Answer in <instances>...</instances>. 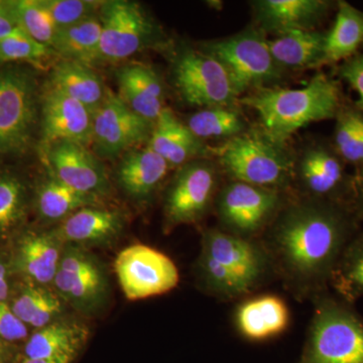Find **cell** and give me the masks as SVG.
<instances>
[{"label": "cell", "mask_w": 363, "mask_h": 363, "mask_svg": "<svg viewBox=\"0 0 363 363\" xmlns=\"http://www.w3.org/2000/svg\"><path fill=\"white\" fill-rule=\"evenodd\" d=\"M362 223L355 210L292 195L260 238L277 279L296 301L327 292L341 255Z\"/></svg>", "instance_id": "1"}, {"label": "cell", "mask_w": 363, "mask_h": 363, "mask_svg": "<svg viewBox=\"0 0 363 363\" xmlns=\"http://www.w3.org/2000/svg\"><path fill=\"white\" fill-rule=\"evenodd\" d=\"M241 104L257 112L264 135L283 145L301 128L335 118L343 99L338 81L318 73L304 87L266 88L243 97Z\"/></svg>", "instance_id": "2"}, {"label": "cell", "mask_w": 363, "mask_h": 363, "mask_svg": "<svg viewBox=\"0 0 363 363\" xmlns=\"http://www.w3.org/2000/svg\"><path fill=\"white\" fill-rule=\"evenodd\" d=\"M302 352L294 363H363V317L327 291L312 298Z\"/></svg>", "instance_id": "3"}, {"label": "cell", "mask_w": 363, "mask_h": 363, "mask_svg": "<svg viewBox=\"0 0 363 363\" xmlns=\"http://www.w3.org/2000/svg\"><path fill=\"white\" fill-rule=\"evenodd\" d=\"M219 166L229 181L291 193L295 162L264 135L245 133L216 150Z\"/></svg>", "instance_id": "4"}, {"label": "cell", "mask_w": 363, "mask_h": 363, "mask_svg": "<svg viewBox=\"0 0 363 363\" xmlns=\"http://www.w3.org/2000/svg\"><path fill=\"white\" fill-rule=\"evenodd\" d=\"M202 51L214 57L225 69L236 97L266 89L281 78V69L272 58L269 40L260 28L242 32L203 45Z\"/></svg>", "instance_id": "5"}, {"label": "cell", "mask_w": 363, "mask_h": 363, "mask_svg": "<svg viewBox=\"0 0 363 363\" xmlns=\"http://www.w3.org/2000/svg\"><path fill=\"white\" fill-rule=\"evenodd\" d=\"M292 195L241 182H227L215 200L218 228L247 240H260Z\"/></svg>", "instance_id": "6"}, {"label": "cell", "mask_w": 363, "mask_h": 363, "mask_svg": "<svg viewBox=\"0 0 363 363\" xmlns=\"http://www.w3.org/2000/svg\"><path fill=\"white\" fill-rule=\"evenodd\" d=\"M37 81L28 69L0 67V156L21 155L32 143L39 107Z\"/></svg>", "instance_id": "7"}, {"label": "cell", "mask_w": 363, "mask_h": 363, "mask_svg": "<svg viewBox=\"0 0 363 363\" xmlns=\"http://www.w3.org/2000/svg\"><path fill=\"white\" fill-rule=\"evenodd\" d=\"M332 143H316L294 164L295 196L353 207V175Z\"/></svg>", "instance_id": "8"}, {"label": "cell", "mask_w": 363, "mask_h": 363, "mask_svg": "<svg viewBox=\"0 0 363 363\" xmlns=\"http://www.w3.org/2000/svg\"><path fill=\"white\" fill-rule=\"evenodd\" d=\"M218 169L213 162L194 160L183 164L164 195L167 228L197 223L214 206L219 189Z\"/></svg>", "instance_id": "9"}, {"label": "cell", "mask_w": 363, "mask_h": 363, "mask_svg": "<svg viewBox=\"0 0 363 363\" xmlns=\"http://www.w3.org/2000/svg\"><path fill=\"white\" fill-rule=\"evenodd\" d=\"M172 75L182 99L192 106H233L238 98L225 69L202 50H183L174 61Z\"/></svg>", "instance_id": "10"}, {"label": "cell", "mask_w": 363, "mask_h": 363, "mask_svg": "<svg viewBox=\"0 0 363 363\" xmlns=\"http://www.w3.org/2000/svg\"><path fill=\"white\" fill-rule=\"evenodd\" d=\"M100 61L130 58L154 44L157 28L140 4L128 0L104 1L100 7Z\"/></svg>", "instance_id": "11"}, {"label": "cell", "mask_w": 363, "mask_h": 363, "mask_svg": "<svg viewBox=\"0 0 363 363\" xmlns=\"http://www.w3.org/2000/svg\"><path fill=\"white\" fill-rule=\"evenodd\" d=\"M201 252L225 267L250 296L277 279L271 257L260 240L233 235L218 227L208 228L202 234Z\"/></svg>", "instance_id": "12"}, {"label": "cell", "mask_w": 363, "mask_h": 363, "mask_svg": "<svg viewBox=\"0 0 363 363\" xmlns=\"http://www.w3.org/2000/svg\"><path fill=\"white\" fill-rule=\"evenodd\" d=\"M114 267L119 285L130 301L164 295L180 281L178 267L171 257L140 243L121 250Z\"/></svg>", "instance_id": "13"}, {"label": "cell", "mask_w": 363, "mask_h": 363, "mask_svg": "<svg viewBox=\"0 0 363 363\" xmlns=\"http://www.w3.org/2000/svg\"><path fill=\"white\" fill-rule=\"evenodd\" d=\"M52 284L62 300L85 314L101 309L108 296L104 267L94 255L78 245L64 247Z\"/></svg>", "instance_id": "14"}, {"label": "cell", "mask_w": 363, "mask_h": 363, "mask_svg": "<svg viewBox=\"0 0 363 363\" xmlns=\"http://www.w3.org/2000/svg\"><path fill=\"white\" fill-rule=\"evenodd\" d=\"M154 124L128 108L109 90L104 104L93 113L91 145L98 156L116 159L149 143Z\"/></svg>", "instance_id": "15"}, {"label": "cell", "mask_w": 363, "mask_h": 363, "mask_svg": "<svg viewBox=\"0 0 363 363\" xmlns=\"http://www.w3.org/2000/svg\"><path fill=\"white\" fill-rule=\"evenodd\" d=\"M42 152L48 173L68 187L96 198L111 191L104 164L88 147L60 142L43 147Z\"/></svg>", "instance_id": "16"}, {"label": "cell", "mask_w": 363, "mask_h": 363, "mask_svg": "<svg viewBox=\"0 0 363 363\" xmlns=\"http://www.w3.org/2000/svg\"><path fill=\"white\" fill-rule=\"evenodd\" d=\"M92 130L93 112L48 84L42 97V149L60 142L89 147Z\"/></svg>", "instance_id": "17"}, {"label": "cell", "mask_w": 363, "mask_h": 363, "mask_svg": "<svg viewBox=\"0 0 363 363\" xmlns=\"http://www.w3.org/2000/svg\"><path fill=\"white\" fill-rule=\"evenodd\" d=\"M290 310L276 294H259L240 301L233 314V323L241 337L262 342L278 337L290 325Z\"/></svg>", "instance_id": "18"}, {"label": "cell", "mask_w": 363, "mask_h": 363, "mask_svg": "<svg viewBox=\"0 0 363 363\" xmlns=\"http://www.w3.org/2000/svg\"><path fill=\"white\" fill-rule=\"evenodd\" d=\"M334 4L327 0H259L253 2L264 33L281 35L292 30H315Z\"/></svg>", "instance_id": "19"}, {"label": "cell", "mask_w": 363, "mask_h": 363, "mask_svg": "<svg viewBox=\"0 0 363 363\" xmlns=\"http://www.w3.org/2000/svg\"><path fill=\"white\" fill-rule=\"evenodd\" d=\"M123 226L121 212L92 206L67 217L52 233L65 245H100L116 240Z\"/></svg>", "instance_id": "20"}, {"label": "cell", "mask_w": 363, "mask_h": 363, "mask_svg": "<svg viewBox=\"0 0 363 363\" xmlns=\"http://www.w3.org/2000/svg\"><path fill=\"white\" fill-rule=\"evenodd\" d=\"M64 247L52 231L26 233L16 245L14 264L32 283L49 285L58 272Z\"/></svg>", "instance_id": "21"}, {"label": "cell", "mask_w": 363, "mask_h": 363, "mask_svg": "<svg viewBox=\"0 0 363 363\" xmlns=\"http://www.w3.org/2000/svg\"><path fill=\"white\" fill-rule=\"evenodd\" d=\"M169 168L168 162L147 145L123 155L117 168V182L130 198L145 201L161 186Z\"/></svg>", "instance_id": "22"}, {"label": "cell", "mask_w": 363, "mask_h": 363, "mask_svg": "<svg viewBox=\"0 0 363 363\" xmlns=\"http://www.w3.org/2000/svg\"><path fill=\"white\" fill-rule=\"evenodd\" d=\"M147 145L168 162L169 167L179 168L206 152L202 140L167 107L155 121Z\"/></svg>", "instance_id": "23"}, {"label": "cell", "mask_w": 363, "mask_h": 363, "mask_svg": "<svg viewBox=\"0 0 363 363\" xmlns=\"http://www.w3.org/2000/svg\"><path fill=\"white\" fill-rule=\"evenodd\" d=\"M326 33L292 30L269 40V51L281 69H313L323 66Z\"/></svg>", "instance_id": "24"}, {"label": "cell", "mask_w": 363, "mask_h": 363, "mask_svg": "<svg viewBox=\"0 0 363 363\" xmlns=\"http://www.w3.org/2000/svg\"><path fill=\"white\" fill-rule=\"evenodd\" d=\"M49 85L80 102L93 113L104 104L109 91L92 67L63 59L52 69Z\"/></svg>", "instance_id": "25"}, {"label": "cell", "mask_w": 363, "mask_h": 363, "mask_svg": "<svg viewBox=\"0 0 363 363\" xmlns=\"http://www.w3.org/2000/svg\"><path fill=\"white\" fill-rule=\"evenodd\" d=\"M84 326L74 322L56 321L38 329L28 337L23 350L26 359H51L62 357L75 358L87 340Z\"/></svg>", "instance_id": "26"}, {"label": "cell", "mask_w": 363, "mask_h": 363, "mask_svg": "<svg viewBox=\"0 0 363 363\" xmlns=\"http://www.w3.org/2000/svg\"><path fill=\"white\" fill-rule=\"evenodd\" d=\"M335 21L326 33L323 65H336L358 54L363 45V13L350 2H337Z\"/></svg>", "instance_id": "27"}, {"label": "cell", "mask_w": 363, "mask_h": 363, "mask_svg": "<svg viewBox=\"0 0 363 363\" xmlns=\"http://www.w3.org/2000/svg\"><path fill=\"white\" fill-rule=\"evenodd\" d=\"M101 21L93 16L68 28H60L52 49L69 61L92 66L100 62Z\"/></svg>", "instance_id": "28"}, {"label": "cell", "mask_w": 363, "mask_h": 363, "mask_svg": "<svg viewBox=\"0 0 363 363\" xmlns=\"http://www.w3.org/2000/svg\"><path fill=\"white\" fill-rule=\"evenodd\" d=\"M97 203L98 198L68 187L49 173L35 194V209L47 221H63L78 210L96 206Z\"/></svg>", "instance_id": "29"}, {"label": "cell", "mask_w": 363, "mask_h": 363, "mask_svg": "<svg viewBox=\"0 0 363 363\" xmlns=\"http://www.w3.org/2000/svg\"><path fill=\"white\" fill-rule=\"evenodd\" d=\"M9 305L26 326L35 329L54 323L63 312L58 294L33 283L23 286Z\"/></svg>", "instance_id": "30"}, {"label": "cell", "mask_w": 363, "mask_h": 363, "mask_svg": "<svg viewBox=\"0 0 363 363\" xmlns=\"http://www.w3.org/2000/svg\"><path fill=\"white\" fill-rule=\"evenodd\" d=\"M330 288L351 305L363 298V229L344 250L332 276Z\"/></svg>", "instance_id": "31"}, {"label": "cell", "mask_w": 363, "mask_h": 363, "mask_svg": "<svg viewBox=\"0 0 363 363\" xmlns=\"http://www.w3.org/2000/svg\"><path fill=\"white\" fill-rule=\"evenodd\" d=\"M332 145L346 164L363 167V113L354 104L343 102L335 117Z\"/></svg>", "instance_id": "32"}, {"label": "cell", "mask_w": 363, "mask_h": 363, "mask_svg": "<svg viewBox=\"0 0 363 363\" xmlns=\"http://www.w3.org/2000/svg\"><path fill=\"white\" fill-rule=\"evenodd\" d=\"M186 125L201 140L207 138L228 140L247 130L243 116L233 106L203 108L189 117Z\"/></svg>", "instance_id": "33"}, {"label": "cell", "mask_w": 363, "mask_h": 363, "mask_svg": "<svg viewBox=\"0 0 363 363\" xmlns=\"http://www.w3.org/2000/svg\"><path fill=\"white\" fill-rule=\"evenodd\" d=\"M196 274L203 290L223 302L250 297L242 284L225 267L205 252H200L196 262Z\"/></svg>", "instance_id": "34"}, {"label": "cell", "mask_w": 363, "mask_h": 363, "mask_svg": "<svg viewBox=\"0 0 363 363\" xmlns=\"http://www.w3.org/2000/svg\"><path fill=\"white\" fill-rule=\"evenodd\" d=\"M6 2L18 28L40 44L52 47L59 28L42 0H9Z\"/></svg>", "instance_id": "35"}, {"label": "cell", "mask_w": 363, "mask_h": 363, "mask_svg": "<svg viewBox=\"0 0 363 363\" xmlns=\"http://www.w3.org/2000/svg\"><path fill=\"white\" fill-rule=\"evenodd\" d=\"M28 209V192L18 176L0 169V236L20 226Z\"/></svg>", "instance_id": "36"}, {"label": "cell", "mask_w": 363, "mask_h": 363, "mask_svg": "<svg viewBox=\"0 0 363 363\" xmlns=\"http://www.w3.org/2000/svg\"><path fill=\"white\" fill-rule=\"evenodd\" d=\"M54 50L40 44L20 28L0 39V67L16 62H40L49 58Z\"/></svg>", "instance_id": "37"}, {"label": "cell", "mask_w": 363, "mask_h": 363, "mask_svg": "<svg viewBox=\"0 0 363 363\" xmlns=\"http://www.w3.org/2000/svg\"><path fill=\"white\" fill-rule=\"evenodd\" d=\"M60 28H68L99 13L104 1L88 0H42Z\"/></svg>", "instance_id": "38"}, {"label": "cell", "mask_w": 363, "mask_h": 363, "mask_svg": "<svg viewBox=\"0 0 363 363\" xmlns=\"http://www.w3.org/2000/svg\"><path fill=\"white\" fill-rule=\"evenodd\" d=\"M117 79L125 81L145 97L164 106L166 92L164 84L150 67L138 63L125 65L117 73Z\"/></svg>", "instance_id": "39"}, {"label": "cell", "mask_w": 363, "mask_h": 363, "mask_svg": "<svg viewBox=\"0 0 363 363\" xmlns=\"http://www.w3.org/2000/svg\"><path fill=\"white\" fill-rule=\"evenodd\" d=\"M336 75L357 93L358 98L354 105L363 113V54L358 52L339 64Z\"/></svg>", "instance_id": "40"}, {"label": "cell", "mask_w": 363, "mask_h": 363, "mask_svg": "<svg viewBox=\"0 0 363 363\" xmlns=\"http://www.w3.org/2000/svg\"><path fill=\"white\" fill-rule=\"evenodd\" d=\"M28 327L14 314L11 305L0 302V340L13 344L28 338Z\"/></svg>", "instance_id": "41"}, {"label": "cell", "mask_w": 363, "mask_h": 363, "mask_svg": "<svg viewBox=\"0 0 363 363\" xmlns=\"http://www.w3.org/2000/svg\"><path fill=\"white\" fill-rule=\"evenodd\" d=\"M353 207L363 222V167L353 174Z\"/></svg>", "instance_id": "42"}, {"label": "cell", "mask_w": 363, "mask_h": 363, "mask_svg": "<svg viewBox=\"0 0 363 363\" xmlns=\"http://www.w3.org/2000/svg\"><path fill=\"white\" fill-rule=\"evenodd\" d=\"M18 28L13 13L6 1L0 0V39Z\"/></svg>", "instance_id": "43"}, {"label": "cell", "mask_w": 363, "mask_h": 363, "mask_svg": "<svg viewBox=\"0 0 363 363\" xmlns=\"http://www.w3.org/2000/svg\"><path fill=\"white\" fill-rule=\"evenodd\" d=\"M9 269L6 260L0 255V302H6L9 296Z\"/></svg>", "instance_id": "44"}, {"label": "cell", "mask_w": 363, "mask_h": 363, "mask_svg": "<svg viewBox=\"0 0 363 363\" xmlns=\"http://www.w3.org/2000/svg\"><path fill=\"white\" fill-rule=\"evenodd\" d=\"M16 351L11 343L0 340V363H13Z\"/></svg>", "instance_id": "45"}, {"label": "cell", "mask_w": 363, "mask_h": 363, "mask_svg": "<svg viewBox=\"0 0 363 363\" xmlns=\"http://www.w3.org/2000/svg\"><path fill=\"white\" fill-rule=\"evenodd\" d=\"M74 357H62L57 358H51V359H26L23 358L21 363H71Z\"/></svg>", "instance_id": "46"}]
</instances>
